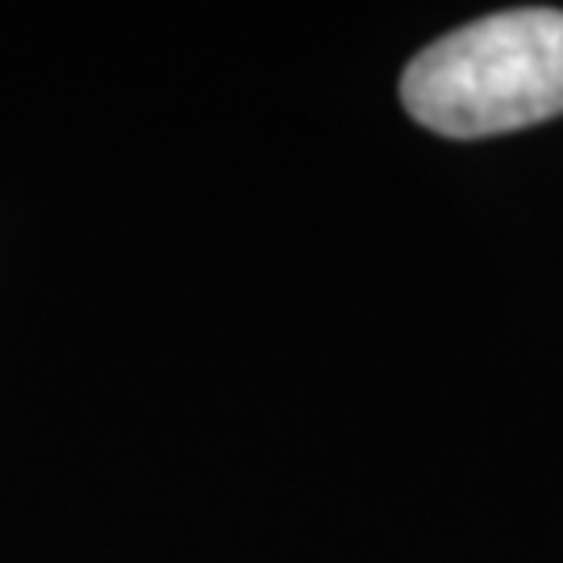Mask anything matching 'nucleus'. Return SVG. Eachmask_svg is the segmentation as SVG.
Listing matches in <instances>:
<instances>
[{
  "mask_svg": "<svg viewBox=\"0 0 563 563\" xmlns=\"http://www.w3.org/2000/svg\"><path fill=\"white\" fill-rule=\"evenodd\" d=\"M405 109L446 139H488L563 113V13L509 9L418 51Z\"/></svg>",
  "mask_w": 563,
  "mask_h": 563,
  "instance_id": "f257e3e1",
  "label": "nucleus"
}]
</instances>
